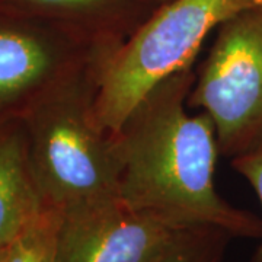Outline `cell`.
<instances>
[{
    "instance_id": "6da1fadb",
    "label": "cell",
    "mask_w": 262,
    "mask_h": 262,
    "mask_svg": "<svg viewBox=\"0 0 262 262\" xmlns=\"http://www.w3.org/2000/svg\"><path fill=\"white\" fill-rule=\"evenodd\" d=\"M192 66L153 86L115 131L121 162L120 196L131 208L173 229L215 226L236 237L258 239L262 220L217 192L220 155L213 118L188 113Z\"/></svg>"
},
{
    "instance_id": "7a4b0ae2",
    "label": "cell",
    "mask_w": 262,
    "mask_h": 262,
    "mask_svg": "<svg viewBox=\"0 0 262 262\" xmlns=\"http://www.w3.org/2000/svg\"><path fill=\"white\" fill-rule=\"evenodd\" d=\"M114 54L94 53L22 118L38 194L61 214L121 198L117 136L96 117L103 72Z\"/></svg>"
},
{
    "instance_id": "3957f363",
    "label": "cell",
    "mask_w": 262,
    "mask_h": 262,
    "mask_svg": "<svg viewBox=\"0 0 262 262\" xmlns=\"http://www.w3.org/2000/svg\"><path fill=\"white\" fill-rule=\"evenodd\" d=\"M262 0H170L115 51L96 101L98 122L115 133L133 106L168 76L194 64L211 31Z\"/></svg>"
},
{
    "instance_id": "277c9868",
    "label": "cell",
    "mask_w": 262,
    "mask_h": 262,
    "mask_svg": "<svg viewBox=\"0 0 262 262\" xmlns=\"http://www.w3.org/2000/svg\"><path fill=\"white\" fill-rule=\"evenodd\" d=\"M195 73L188 108L213 118L220 155L232 160L262 150V3L215 29Z\"/></svg>"
},
{
    "instance_id": "5b68a950",
    "label": "cell",
    "mask_w": 262,
    "mask_h": 262,
    "mask_svg": "<svg viewBox=\"0 0 262 262\" xmlns=\"http://www.w3.org/2000/svg\"><path fill=\"white\" fill-rule=\"evenodd\" d=\"M99 50L110 48L91 46L53 24L0 10V127L22 120Z\"/></svg>"
},
{
    "instance_id": "8992f818",
    "label": "cell",
    "mask_w": 262,
    "mask_h": 262,
    "mask_svg": "<svg viewBox=\"0 0 262 262\" xmlns=\"http://www.w3.org/2000/svg\"><path fill=\"white\" fill-rule=\"evenodd\" d=\"M178 229L113 198L61 214V262H151Z\"/></svg>"
},
{
    "instance_id": "52a82bcc",
    "label": "cell",
    "mask_w": 262,
    "mask_h": 262,
    "mask_svg": "<svg viewBox=\"0 0 262 262\" xmlns=\"http://www.w3.org/2000/svg\"><path fill=\"white\" fill-rule=\"evenodd\" d=\"M160 0H0V10L53 24L95 47L118 50Z\"/></svg>"
},
{
    "instance_id": "ba28073f",
    "label": "cell",
    "mask_w": 262,
    "mask_h": 262,
    "mask_svg": "<svg viewBox=\"0 0 262 262\" xmlns=\"http://www.w3.org/2000/svg\"><path fill=\"white\" fill-rule=\"evenodd\" d=\"M41 206L24 122L16 120L0 127V249L15 241Z\"/></svg>"
},
{
    "instance_id": "9c48e42d",
    "label": "cell",
    "mask_w": 262,
    "mask_h": 262,
    "mask_svg": "<svg viewBox=\"0 0 262 262\" xmlns=\"http://www.w3.org/2000/svg\"><path fill=\"white\" fill-rule=\"evenodd\" d=\"M60 223L61 213L42 204L10 244L9 262H61L58 253Z\"/></svg>"
},
{
    "instance_id": "30bf717a",
    "label": "cell",
    "mask_w": 262,
    "mask_h": 262,
    "mask_svg": "<svg viewBox=\"0 0 262 262\" xmlns=\"http://www.w3.org/2000/svg\"><path fill=\"white\" fill-rule=\"evenodd\" d=\"M232 239L229 232L215 226L178 229L151 262H223Z\"/></svg>"
},
{
    "instance_id": "8fae6325",
    "label": "cell",
    "mask_w": 262,
    "mask_h": 262,
    "mask_svg": "<svg viewBox=\"0 0 262 262\" xmlns=\"http://www.w3.org/2000/svg\"><path fill=\"white\" fill-rule=\"evenodd\" d=\"M230 163H232V168L249 182L256 196L259 198L262 207V150L237 156L230 160ZM259 239L261 242L253 253L251 262H262V233Z\"/></svg>"
},
{
    "instance_id": "7c38bea8",
    "label": "cell",
    "mask_w": 262,
    "mask_h": 262,
    "mask_svg": "<svg viewBox=\"0 0 262 262\" xmlns=\"http://www.w3.org/2000/svg\"><path fill=\"white\" fill-rule=\"evenodd\" d=\"M9 246L0 249V262H9Z\"/></svg>"
},
{
    "instance_id": "4fadbf2b",
    "label": "cell",
    "mask_w": 262,
    "mask_h": 262,
    "mask_svg": "<svg viewBox=\"0 0 262 262\" xmlns=\"http://www.w3.org/2000/svg\"><path fill=\"white\" fill-rule=\"evenodd\" d=\"M160 2H162V5H163V3H168V2H170V0H160Z\"/></svg>"
}]
</instances>
